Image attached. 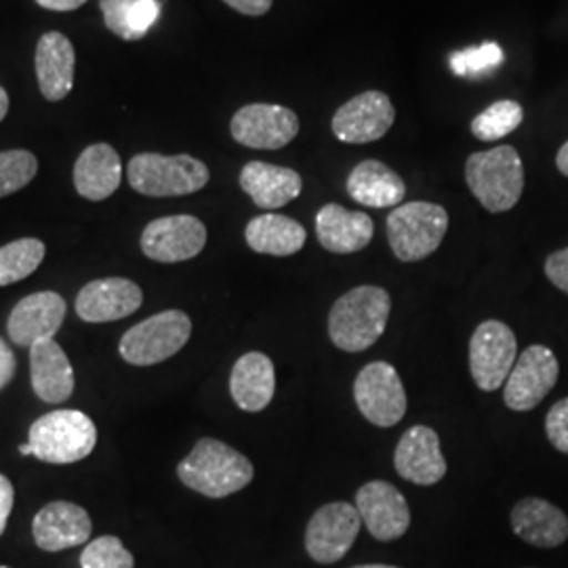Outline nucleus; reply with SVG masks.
<instances>
[{
  "label": "nucleus",
  "instance_id": "nucleus-26",
  "mask_svg": "<svg viewBox=\"0 0 568 568\" xmlns=\"http://www.w3.org/2000/svg\"><path fill=\"white\" fill-rule=\"evenodd\" d=\"M276 392L274 363L262 352H248L236 361L230 373V394L239 408L260 413L272 403Z\"/></svg>",
  "mask_w": 568,
  "mask_h": 568
},
{
  "label": "nucleus",
  "instance_id": "nucleus-27",
  "mask_svg": "<svg viewBox=\"0 0 568 568\" xmlns=\"http://www.w3.org/2000/svg\"><path fill=\"white\" fill-rule=\"evenodd\" d=\"M345 190L352 201L373 209H396L406 196L403 178L382 161H363L356 164L347 175Z\"/></svg>",
  "mask_w": 568,
  "mask_h": 568
},
{
  "label": "nucleus",
  "instance_id": "nucleus-24",
  "mask_svg": "<svg viewBox=\"0 0 568 568\" xmlns=\"http://www.w3.org/2000/svg\"><path fill=\"white\" fill-rule=\"evenodd\" d=\"M30 382L42 403L61 405L74 392V371L55 339L30 347Z\"/></svg>",
  "mask_w": 568,
  "mask_h": 568
},
{
  "label": "nucleus",
  "instance_id": "nucleus-36",
  "mask_svg": "<svg viewBox=\"0 0 568 568\" xmlns=\"http://www.w3.org/2000/svg\"><path fill=\"white\" fill-rule=\"evenodd\" d=\"M549 283L568 295V248L551 253L546 262Z\"/></svg>",
  "mask_w": 568,
  "mask_h": 568
},
{
  "label": "nucleus",
  "instance_id": "nucleus-35",
  "mask_svg": "<svg viewBox=\"0 0 568 568\" xmlns=\"http://www.w3.org/2000/svg\"><path fill=\"white\" fill-rule=\"evenodd\" d=\"M546 434L551 447L568 455V398L558 400L546 417Z\"/></svg>",
  "mask_w": 568,
  "mask_h": 568
},
{
  "label": "nucleus",
  "instance_id": "nucleus-44",
  "mask_svg": "<svg viewBox=\"0 0 568 568\" xmlns=\"http://www.w3.org/2000/svg\"><path fill=\"white\" fill-rule=\"evenodd\" d=\"M352 568H398V567H392V565H358V567H352Z\"/></svg>",
  "mask_w": 568,
  "mask_h": 568
},
{
  "label": "nucleus",
  "instance_id": "nucleus-31",
  "mask_svg": "<svg viewBox=\"0 0 568 568\" xmlns=\"http://www.w3.org/2000/svg\"><path fill=\"white\" fill-rule=\"evenodd\" d=\"M506 61L504 49L497 42H483L464 51H455L448 58V65L455 77L466 81H480L493 74Z\"/></svg>",
  "mask_w": 568,
  "mask_h": 568
},
{
  "label": "nucleus",
  "instance_id": "nucleus-11",
  "mask_svg": "<svg viewBox=\"0 0 568 568\" xmlns=\"http://www.w3.org/2000/svg\"><path fill=\"white\" fill-rule=\"evenodd\" d=\"M232 138L251 150H283L300 133L293 110L276 103H248L230 122Z\"/></svg>",
  "mask_w": 568,
  "mask_h": 568
},
{
  "label": "nucleus",
  "instance_id": "nucleus-37",
  "mask_svg": "<svg viewBox=\"0 0 568 568\" xmlns=\"http://www.w3.org/2000/svg\"><path fill=\"white\" fill-rule=\"evenodd\" d=\"M13 501H16V488L4 474H0V537H2L7 523H9Z\"/></svg>",
  "mask_w": 568,
  "mask_h": 568
},
{
  "label": "nucleus",
  "instance_id": "nucleus-45",
  "mask_svg": "<svg viewBox=\"0 0 568 568\" xmlns=\"http://www.w3.org/2000/svg\"><path fill=\"white\" fill-rule=\"evenodd\" d=\"M0 568H9V567H0Z\"/></svg>",
  "mask_w": 568,
  "mask_h": 568
},
{
  "label": "nucleus",
  "instance_id": "nucleus-21",
  "mask_svg": "<svg viewBox=\"0 0 568 568\" xmlns=\"http://www.w3.org/2000/svg\"><path fill=\"white\" fill-rule=\"evenodd\" d=\"M375 234L373 220L363 211H347L342 204H325L316 215V236L323 248L349 255L368 246Z\"/></svg>",
  "mask_w": 568,
  "mask_h": 568
},
{
  "label": "nucleus",
  "instance_id": "nucleus-18",
  "mask_svg": "<svg viewBox=\"0 0 568 568\" xmlns=\"http://www.w3.org/2000/svg\"><path fill=\"white\" fill-rule=\"evenodd\" d=\"M143 304L142 288L126 278H100L84 284L77 297V314L84 323H114Z\"/></svg>",
  "mask_w": 568,
  "mask_h": 568
},
{
  "label": "nucleus",
  "instance_id": "nucleus-14",
  "mask_svg": "<svg viewBox=\"0 0 568 568\" xmlns=\"http://www.w3.org/2000/svg\"><path fill=\"white\" fill-rule=\"evenodd\" d=\"M396 121V110L382 91H365L345 102L333 116V135L344 143L382 140Z\"/></svg>",
  "mask_w": 568,
  "mask_h": 568
},
{
  "label": "nucleus",
  "instance_id": "nucleus-40",
  "mask_svg": "<svg viewBox=\"0 0 568 568\" xmlns=\"http://www.w3.org/2000/svg\"><path fill=\"white\" fill-rule=\"evenodd\" d=\"M37 2L41 4L42 9L65 13V11H77V9H81L87 0H37Z\"/></svg>",
  "mask_w": 568,
  "mask_h": 568
},
{
  "label": "nucleus",
  "instance_id": "nucleus-22",
  "mask_svg": "<svg viewBox=\"0 0 568 568\" xmlns=\"http://www.w3.org/2000/svg\"><path fill=\"white\" fill-rule=\"evenodd\" d=\"M511 530L535 548H558L568 539V516L539 497L520 499L509 516Z\"/></svg>",
  "mask_w": 568,
  "mask_h": 568
},
{
  "label": "nucleus",
  "instance_id": "nucleus-28",
  "mask_svg": "<svg viewBox=\"0 0 568 568\" xmlns=\"http://www.w3.org/2000/svg\"><path fill=\"white\" fill-rule=\"evenodd\" d=\"M246 244L262 255H274V257H288L304 248L305 234L304 225L286 215L265 213L260 217H253L246 230H244Z\"/></svg>",
  "mask_w": 568,
  "mask_h": 568
},
{
  "label": "nucleus",
  "instance_id": "nucleus-43",
  "mask_svg": "<svg viewBox=\"0 0 568 568\" xmlns=\"http://www.w3.org/2000/svg\"><path fill=\"white\" fill-rule=\"evenodd\" d=\"M20 455H32V447H30V443H26V445H21L20 448Z\"/></svg>",
  "mask_w": 568,
  "mask_h": 568
},
{
  "label": "nucleus",
  "instance_id": "nucleus-30",
  "mask_svg": "<svg viewBox=\"0 0 568 568\" xmlns=\"http://www.w3.org/2000/svg\"><path fill=\"white\" fill-rule=\"evenodd\" d=\"M525 121L523 105L514 100L493 103L471 121V133L480 142H497L514 133Z\"/></svg>",
  "mask_w": 568,
  "mask_h": 568
},
{
  "label": "nucleus",
  "instance_id": "nucleus-15",
  "mask_svg": "<svg viewBox=\"0 0 568 568\" xmlns=\"http://www.w3.org/2000/svg\"><path fill=\"white\" fill-rule=\"evenodd\" d=\"M356 509L366 530L377 541H396L410 527L405 495L386 480H371L358 488Z\"/></svg>",
  "mask_w": 568,
  "mask_h": 568
},
{
  "label": "nucleus",
  "instance_id": "nucleus-33",
  "mask_svg": "<svg viewBox=\"0 0 568 568\" xmlns=\"http://www.w3.org/2000/svg\"><path fill=\"white\" fill-rule=\"evenodd\" d=\"M81 568H135V558L119 537L105 535L82 549Z\"/></svg>",
  "mask_w": 568,
  "mask_h": 568
},
{
  "label": "nucleus",
  "instance_id": "nucleus-8",
  "mask_svg": "<svg viewBox=\"0 0 568 568\" xmlns=\"http://www.w3.org/2000/svg\"><path fill=\"white\" fill-rule=\"evenodd\" d=\"M354 400L366 422L377 427L398 426L408 408L403 379L386 361L371 363L358 373Z\"/></svg>",
  "mask_w": 568,
  "mask_h": 568
},
{
  "label": "nucleus",
  "instance_id": "nucleus-19",
  "mask_svg": "<svg viewBox=\"0 0 568 568\" xmlns=\"http://www.w3.org/2000/svg\"><path fill=\"white\" fill-rule=\"evenodd\" d=\"M93 523L87 509L70 501H53L34 516L32 535L44 551L77 548L89 541Z\"/></svg>",
  "mask_w": 568,
  "mask_h": 568
},
{
  "label": "nucleus",
  "instance_id": "nucleus-32",
  "mask_svg": "<svg viewBox=\"0 0 568 568\" xmlns=\"http://www.w3.org/2000/svg\"><path fill=\"white\" fill-rule=\"evenodd\" d=\"M39 161L28 150L0 152V199L20 192L37 178Z\"/></svg>",
  "mask_w": 568,
  "mask_h": 568
},
{
  "label": "nucleus",
  "instance_id": "nucleus-25",
  "mask_svg": "<svg viewBox=\"0 0 568 568\" xmlns=\"http://www.w3.org/2000/svg\"><path fill=\"white\" fill-rule=\"evenodd\" d=\"M122 180L119 152L110 143H93L74 164V187L82 199L100 203L110 199Z\"/></svg>",
  "mask_w": 568,
  "mask_h": 568
},
{
  "label": "nucleus",
  "instance_id": "nucleus-29",
  "mask_svg": "<svg viewBox=\"0 0 568 568\" xmlns=\"http://www.w3.org/2000/svg\"><path fill=\"white\" fill-rule=\"evenodd\" d=\"M47 246L39 239H20L0 246V286L32 276L44 260Z\"/></svg>",
  "mask_w": 568,
  "mask_h": 568
},
{
  "label": "nucleus",
  "instance_id": "nucleus-3",
  "mask_svg": "<svg viewBox=\"0 0 568 568\" xmlns=\"http://www.w3.org/2000/svg\"><path fill=\"white\" fill-rule=\"evenodd\" d=\"M466 182L488 213H506L525 192V164L516 148L497 145L467 159Z\"/></svg>",
  "mask_w": 568,
  "mask_h": 568
},
{
  "label": "nucleus",
  "instance_id": "nucleus-2",
  "mask_svg": "<svg viewBox=\"0 0 568 568\" xmlns=\"http://www.w3.org/2000/svg\"><path fill=\"white\" fill-rule=\"evenodd\" d=\"M178 476L185 487L204 497L224 499L251 485L255 469L236 448L215 438H203L180 462Z\"/></svg>",
  "mask_w": 568,
  "mask_h": 568
},
{
  "label": "nucleus",
  "instance_id": "nucleus-42",
  "mask_svg": "<svg viewBox=\"0 0 568 568\" xmlns=\"http://www.w3.org/2000/svg\"><path fill=\"white\" fill-rule=\"evenodd\" d=\"M7 114H9V95H7V91L0 87V122L4 121Z\"/></svg>",
  "mask_w": 568,
  "mask_h": 568
},
{
  "label": "nucleus",
  "instance_id": "nucleus-34",
  "mask_svg": "<svg viewBox=\"0 0 568 568\" xmlns=\"http://www.w3.org/2000/svg\"><path fill=\"white\" fill-rule=\"evenodd\" d=\"M140 2L142 0H100L108 30L122 41H131V20Z\"/></svg>",
  "mask_w": 568,
  "mask_h": 568
},
{
  "label": "nucleus",
  "instance_id": "nucleus-20",
  "mask_svg": "<svg viewBox=\"0 0 568 568\" xmlns=\"http://www.w3.org/2000/svg\"><path fill=\"white\" fill-rule=\"evenodd\" d=\"M34 68L42 98L49 102L65 100L74 87V44L61 32L42 34L41 41L37 44Z\"/></svg>",
  "mask_w": 568,
  "mask_h": 568
},
{
  "label": "nucleus",
  "instance_id": "nucleus-7",
  "mask_svg": "<svg viewBox=\"0 0 568 568\" xmlns=\"http://www.w3.org/2000/svg\"><path fill=\"white\" fill-rule=\"evenodd\" d=\"M192 335V321L182 310H164L122 335L119 352L133 366H152L175 356Z\"/></svg>",
  "mask_w": 568,
  "mask_h": 568
},
{
  "label": "nucleus",
  "instance_id": "nucleus-41",
  "mask_svg": "<svg viewBox=\"0 0 568 568\" xmlns=\"http://www.w3.org/2000/svg\"><path fill=\"white\" fill-rule=\"evenodd\" d=\"M556 166H558V171H560L565 178H568V142L558 150Z\"/></svg>",
  "mask_w": 568,
  "mask_h": 568
},
{
  "label": "nucleus",
  "instance_id": "nucleus-1",
  "mask_svg": "<svg viewBox=\"0 0 568 568\" xmlns=\"http://www.w3.org/2000/svg\"><path fill=\"white\" fill-rule=\"evenodd\" d=\"M392 312L389 293L363 284L342 295L328 312V337L339 349L365 352L384 335Z\"/></svg>",
  "mask_w": 568,
  "mask_h": 568
},
{
  "label": "nucleus",
  "instance_id": "nucleus-10",
  "mask_svg": "<svg viewBox=\"0 0 568 568\" xmlns=\"http://www.w3.org/2000/svg\"><path fill=\"white\" fill-rule=\"evenodd\" d=\"M363 527L356 506L335 501L316 509L305 528V551L318 565H335L352 549Z\"/></svg>",
  "mask_w": 568,
  "mask_h": 568
},
{
  "label": "nucleus",
  "instance_id": "nucleus-13",
  "mask_svg": "<svg viewBox=\"0 0 568 568\" xmlns=\"http://www.w3.org/2000/svg\"><path fill=\"white\" fill-rule=\"evenodd\" d=\"M206 244V227L194 215H169L145 225L142 251L159 264H180L201 255Z\"/></svg>",
  "mask_w": 568,
  "mask_h": 568
},
{
  "label": "nucleus",
  "instance_id": "nucleus-4",
  "mask_svg": "<svg viewBox=\"0 0 568 568\" xmlns=\"http://www.w3.org/2000/svg\"><path fill=\"white\" fill-rule=\"evenodd\" d=\"M28 443L32 455L44 464H77L93 453L98 427L82 410L60 408L42 415L30 426Z\"/></svg>",
  "mask_w": 568,
  "mask_h": 568
},
{
  "label": "nucleus",
  "instance_id": "nucleus-39",
  "mask_svg": "<svg viewBox=\"0 0 568 568\" xmlns=\"http://www.w3.org/2000/svg\"><path fill=\"white\" fill-rule=\"evenodd\" d=\"M16 354L13 349L9 347V344L4 339H0V389L9 386L13 375H16Z\"/></svg>",
  "mask_w": 568,
  "mask_h": 568
},
{
  "label": "nucleus",
  "instance_id": "nucleus-12",
  "mask_svg": "<svg viewBox=\"0 0 568 568\" xmlns=\"http://www.w3.org/2000/svg\"><path fill=\"white\" fill-rule=\"evenodd\" d=\"M558 377L560 366L554 352L546 345H530L518 356L509 373L504 386V403L518 413L532 410L558 384Z\"/></svg>",
  "mask_w": 568,
  "mask_h": 568
},
{
  "label": "nucleus",
  "instance_id": "nucleus-38",
  "mask_svg": "<svg viewBox=\"0 0 568 568\" xmlns=\"http://www.w3.org/2000/svg\"><path fill=\"white\" fill-rule=\"evenodd\" d=\"M224 2L241 16H248V18H262L274 4V0H224Z\"/></svg>",
  "mask_w": 568,
  "mask_h": 568
},
{
  "label": "nucleus",
  "instance_id": "nucleus-23",
  "mask_svg": "<svg viewBox=\"0 0 568 568\" xmlns=\"http://www.w3.org/2000/svg\"><path fill=\"white\" fill-rule=\"evenodd\" d=\"M239 182L244 194H248L251 201L265 211L293 203L304 187V180L297 171L262 161L244 164Z\"/></svg>",
  "mask_w": 568,
  "mask_h": 568
},
{
  "label": "nucleus",
  "instance_id": "nucleus-16",
  "mask_svg": "<svg viewBox=\"0 0 568 568\" xmlns=\"http://www.w3.org/2000/svg\"><path fill=\"white\" fill-rule=\"evenodd\" d=\"M394 467L398 476L419 487H432L447 474V462L440 450L436 429L413 426L406 429L394 450Z\"/></svg>",
  "mask_w": 568,
  "mask_h": 568
},
{
  "label": "nucleus",
  "instance_id": "nucleus-9",
  "mask_svg": "<svg viewBox=\"0 0 568 568\" xmlns=\"http://www.w3.org/2000/svg\"><path fill=\"white\" fill-rule=\"evenodd\" d=\"M518 361V342L506 323L487 321L469 339V373L483 392L506 386L509 373Z\"/></svg>",
  "mask_w": 568,
  "mask_h": 568
},
{
  "label": "nucleus",
  "instance_id": "nucleus-5",
  "mask_svg": "<svg viewBox=\"0 0 568 568\" xmlns=\"http://www.w3.org/2000/svg\"><path fill=\"white\" fill-rule=\"evenodd\" d=\"M126 180L135 192L150 199L187 196L211 180L209 166L187 154L164 156L156 152H143L131 159L126 166Z\"/></svg>",
  "mask_w": 568,
  "mask_h": 568
},
{
  "label": "nucleus",
  "instance_id": "nucleus-17",
  "mask_svg": "<svg viewBox=\"0 0 568 568\" xmlns=\"http://www.w3.org/2000/svg\"><path fill=\"white\" fill-rule=\"evenodd\" d=\"M65 321V302L55 291H41L23 297L13 307L7 331L21 347H32L44 339H53Z\"/></svg>",
  "mask_w": 568,
  "mask_h": 568
},
{
  "label": "nucleus",
  "instance_id": "nucleus-6",
  "mask_svg": "<svg viewBox=\"0 0 568 568\" xmlns=\"http://www.w3.org/2000/svg\"><path fill=\"white\" fill-rule=\"evenodd\" d=\"M447 230V209L426 201L398 204L387 217L389 246L406 264L422 262L438 251Z\"/></svg>",
  "mask_w": 568,
  "mask_h": 568
}]
</instances>
